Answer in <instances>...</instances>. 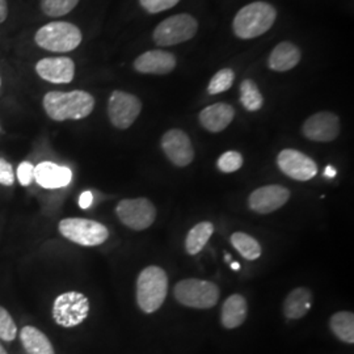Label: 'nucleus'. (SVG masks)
<instances>
[{"instance_id":"nucleus-1","label":"nucleus","mask_w":354,"mask_h":354,"mask_svg":"<svg viewBox=\"0 0 354 354\" xmlns=\"http://www.w3.org/2000/svg\"><path fill=\"white\" fill-rule=\"evenodd\" d=\"M46 115L57 122L83 120L95 109V97L87 91H50L42 99Z\"/></svg>"},{"instance_id":"nucleus-17","label":"nucleus","mask_w":354,"mask_h":354,"mask_svg":"<svg viewBox=\"0 0 354 354\" xmlns=\"http://www.w3.org/2000/svg\"><path fill=\"white\" fill-rule=\"evenodd\" d=\"M73 171L68 167L53 162H41L35 165V181L44 189H61L70 185Z\"/></svg>"},{"instance_id":"nucleus-6","label":"nucleus","mask_w":354,"mask_h":354,"mask_svg":"<svg viewBox=\"0 0 354 354\" xmlns=\"http://www.w3.org/2000/svg\"><path fill=\"white\" fill-rule=\"evenodd\" d=\"M89 314V299L79 291L59 294L51 307L54 322L64 328H74L82 324Z\"/></svg>"},{"instance_id":"nucleus-10","label":"nucleus","mask_w":354,"mask_h":354,"mask_svg":"<svg viewBox=\"0 0 354 354\" xmlns=\"http://www.w3.org/2000/svg\"><path fill=\"white\" fill-rule=\"evenodd\" d=\"M118 219L134 231L150 227L156 218V209L147 198H125L115 206Z\"/></svg>"},{"instance_id":"nucleus-9","label":"nucleus","mask_w":354,"mask_h":354,"mask_svg":"<svg viewBox=\"0 0 354 354\" xmlns=\"http://www.w3.org/2000/svg\"><path fill=\"white\" fill-rule=\"evenodd\" d=\"M142 112L140 99L125 91H113L108 100V117L115 129L125 130L131 127Z\"/></svg>"},{"instance_id":"nucleus-25","label":"nucleus","mask_w":354,"mask_h":354,"mask_svg":"<svg viewBox=\"0 0 354 354\" xmlns=\"http://www.w3.org/2000/svg\"><path fill=\"white\" fill-rule=\"evenodd\" d=\"M231 244L245 260H257L261 256V245L259 241L245 232H234L231 235Z\"/></svg>"},{"instance_id":"nucleus-8","label":"nucleus","mask_w":354,"mask_h":354,"mask_svg":"<svg viewBox=\"0 0 354 354\" xmlns=\"http://www.w3.org/2000/svg\"><path fill=\"white\" fill-rule=\"evenodd\" d=\"M197 30V20L188 13H180L163 20L155 28L152 37L158 46H174L192 39Z\"/></svg>"},{"instance_id":"nucleus-20","label":"nucleus","mask_w":354,"mask_h":354,"mask_svg":"<svg viewBox=\"0 0 354 354\" xmlns=\"http://www.w3.org/2000/svg\"><path fill=\"white\" fill-rule=\"evenodd\" d=\"M247 301L241 294L230 295L222 306L221 323L225 328L234 329L241 327L247 319Z\"/></svg>"},{"instance_id":"nucleus-4","label":"nucleus","mask_w":354,"mask_h":354,"mask_svg":"<svg viewBox=\"0 0 354 354\" xmlns=\"http://www.w3.org/2000/svg\"><path fill=\"white\" fill-rule=\"evenodd\" d=\"M82 30L67 21H51L41 26L35 35V42L39 49L50 53H70L80 46Z\"/></svg>"},{"instance_id":"nucleus-22","label":"nucleus","mask_w":354,"mask_h":354,"mask_svg":"<svg viewBox=\"0 0 354 354\" xmlns=\"http://www.w3.org/2000/svg\"><path fill=\"white\" fill-rule=\"evenodd\" d=\"M20 342L26 354H55L49 337L33 326H26L21 328Z\"/></svg>"},{"instance_id":"nucleus-33","label":"nucleus","mask_w":354,"mask_h":354,"mask_svg":"<svg viewBox=\"0 0 354 354\" xmlns=\"http://www.w3.org/2000/svg\"><path fill=\"white\" fill-rule=\"evenodd\" d=\"M16 181V175L12 165L4 158H0V185L12 187Z\"/></svg>"},{"instance_id":"nucleus-34","label":"nucleus","mask_w":354,"mask_h":354,"mask_svg":"<svg viewBox=\"0 0 354 354\" xmlns=\"http://www.w3.org/2000/svg\"><path fill=\"white\" fill-rule=\"evenodd\" d=\"M92 201H93V194H92V192H91V190H84V192L80 194V197H79V206L86 210V209H88L89 206L92 205Z\"/></svg>"},{"instance_id":"nucleus-30","label":"nucleus","mask_w":354,"mask_h":354,"mask_svg":"<svg viewBox=\"0 0 354 354\" xmlns=\"http://www.w3.org/2000/svg\"><path fill=\"white\" fill-rule=\"evenodd\" d=\"M243 156L238 151H227L222 153L216 162V165L221 172L232 174L239 171L243 165Z\"/></svg>"},{"instance_id":"nucleus-28","label":"nucleus","mask_w":354,"mask_h":354,"mask_svg":"<svg viewBox=\"0 0 354 354\" xmlns=\"http://www.w3.org/2000/svg\"><path fill=\"white\" fill-rule=\"evenodd\" d=\"M235 80V74L231 68H222L215 74L209 86H207V92L210 95H219L223 93L232 87Z\"/></svg>"},{"instance_id":"nucleus-29","label":"nucleus","mask_w":354,"mask_h":354,"mask_svg":"<svg viewBox=\"0 0 354 354\" xmlns=\"http://www.w3.org/2000/svg\"><path fill=\"white\" fill-rule=\"evenodd\" d=\"M17 336V326L11 314L0 306V340L11 342Z\"/></svg>"},{"instance_id":"nucleus-35","label":"nucleus","mask_w":354,"mask_h":354,"mask_svg":"<svg viewBox=\"0 0 354 354\" xmlns=\"http://www.w3.org/2000/svg\"><path fill=\"white\" fill-rule=\"evenodd\" d=\"M8 17V3L7 0H0V24H3Z\"/></svg>"},{"instance_id":"nucleus-39","label":"nucleus","mask_w":354,"mask_h":354,"mask_svg":"<svg viewBox=\"0 0 354 354\" xmlns=\"http://www.w3.org/2000/svg\"><path fill=\"white\" fill-rule=\"evenodd\" d=\"M225 259H226V261H231V257H230V254L226 253V256H225Z\"/></svg>"},{"instance_id":"nucleus-27","label":"nucleus","mask_w":354,"mask_h":354,"mask_svg":"<svg viewBox=\"0 0 354 354\" xmlns=\"http://www.w3.org/2000/svg\"><path fill=\"white\" fill-rule=\"evenodd\" d=\"M80 0H39V8L48 17L58 19L75 10Z\"/></svg>"},{"instance_id":"nucleus-2","label":"nucleus","mask_w":354,"mask_h":354,"mask_svg":"<svg viewBox=\"0 0 354 354\" xmlns=\"http://www.w3.org/2000/svg\"><path fill=\"white\" fill-rule=\"evenodd\" d=\"M277 19L276 8L266 1H253L243 7L232 21L236 37L252 39L266 33Z\"/></svg>"},{"instance_id":"nucleus-37","label":"nucleus","mask_w":354,"mask_h":354,"mask_svg":"<svg viewBox=\"0 0 354 354\" xmlns=\"http://www.w3.org/2000/svg\"><path fill=\"white\" fill-rule=\"evenodd\" d=\"M230 266L232 269H235V270H239L241 269V266H239V263H230Z\"/></svg>"},{"instance_id":"nucleus-32","label":"nucleus","mask_w":354,"mask_h":354,"mask_svg":"<svg viewBox=\"0 0 354 354\" xmlns=\"http://www.w3.org/2000/svg\"><path fill=\"white\" fill-rule=\"evenodd\" d=\"M16 178L21 187H29L35 181V165L30 162H21L16 169Z\"/></svg>"},{"instance_id":"nucleus-13","label":"nucleus","mask_w":354,"mask_h":354,"mask_svg":"<svg viewBox=\"0 0 354 354\" xmlns=\"http://www.w3.org/2000/svg\"><path fill=\"white\" fill-rule=\"evenodd\" d=\"M36 74L51 84H68L75 77V62L68 57H46L35 66Z\"/></svg>"},{"instance_id":"nucleus-31","label":"nucleus","mask_w":354,"mask_h":354,"mask_svg":"<svg viewBox=\"0 0 354 354\" xmlns=\"http://www.w3.org/2000/svg\"><path fill=\"white\" fill-rule=\"evenodd\" d=\"M180 0H140L143 10L149 13L165 12L176 6Z\"/></svg>"},{"instance_id":"nucleus-7","label":"nucleus","mask_w":354,"mask_h":354,"mask_svg":"<svg viewBox=\"0 0 354 354\" xmlns=\"http://www.w3.org/2000/svg\"><path fill=\"white\" fill-rule=\"evenodd\" d=\"M174 294L177 302L183 306L190 308L207 310L218 304L221 291L213 282L188 279L177 282Z\"/></svg>"},{"instance_id":"nucleus-21","label":"nucleus","mask_w":354,"mask_h":354,"mask_svg":"<svg viewBox=\"0 0 354 354\" xmlns=\"http://www.w3.org/2000/svg\"><path fill=\"white\" fill-rule=\"evenodd\" d=\"M313 304V292L307 288H297L283 302V314L288 319L297 320L307 315Z\"/></svg>"},{"instance_id":"nucleus-23","label":"nucleus","mask_w":354,"mask_h":354,"mask_svg":"<svg viewBox=\"0 0 354 354\" xmlns=\"http://www.w3.org/2000/svg\"><path fill=\"white\" fill-rule=\"evenodd\" d=\"M214 226L212 222H200L190 230L185 239V250L189 254L201 252L207 241L213 236Z\"/></svg>"},{"instance_id":"nucleus-19","label":"nucleus","mask_w":354,"mask_h":354,"mask_svg":"<svg viewBox=\"0 0 354 354\" xmlns=\"http://www.w3.org/2000/svg\"><path fill=\"white\" fill-rule=\"evenodd\" d=\"M301 50L289 41L279 44L268 58V66L276 73H286L301 62Z\"/></svg>"},{"instance_id":"nucleus-40","label":"nucleus","mask_w":354,"mask_h":354,"mask_svg":"<svg viewBox=\"0 0 354 354\" xmlns=\"http://www.w3.org/2000/svg\"><path fill=\"white\" fill-rule=\"evenodd\" d=\"M0 88H1V77H0Z\"/></svg>"},{"instance_id":"nucleus-5","label":"nucleus","mask_w":354,"mask_h":354,"mask_svg":"<svg viewBox=\"0 0 354 354\" xmlns=\"http://www.w3.org/2000/svg\"><path fill=\"white\" fill-rule=\"evenodd\" d=\"M58 231L67 241L83 247L102 245L109 238L105 225L87 218H64L58 225Z\"/></svg>"},{"instance_id":"nucleus-38","label":"nucleus","mask_w":354,"mask_h":354,"mask_svg":"<svg viewBox=\"0 0 354 354\" xmlns=\"http://www.w3.org/2000/svg\"><path fill=\"white\" fill-rule=\"evenodd\" d=\"M0 354H8V352L6 351V348L1 344H0Z\"/></svg>"},{"instance_id":"nucleus-26","label":"nucleus","mask_w":354,"mask_h":354,"mask_svg":"<svg viewBox=\"0 0 354 354\" xmlns=\"http://www.w3.org/2000/svg\"><path fill=\"white\" fill-rule=\"evenodd\" d=\"M241 102L248 112H257L264 105V97L257 84L251 79H245L241 82Z\"/></svg>"},{"instance_id":"nucleus-3","label":"nucleus","mask_w":354,"mask_h":354,"mask_svg":"<svg viewBox=\"0 0 354 354\" xmlns=\"http://www.w3.org/2000/svg\"><path fill=\"white\" fill-rule=\"evenodd\" d=\"M168 294V276L160 266L145 268L137 279V304L146 314L158 311Z\"/></svg>"},{"instance_id":"nucleus-36","label":"nucleus","mask_w":354,"mask_h":354,"mask_svg":"<svg viewBox=\"0 0 354 354\" xmlns=\"http://www.w3.org/2000/svg\"><path fill=\"white\" fill-rule=\"evenodd\" d=\"M324 175H326V176H328L329 178H332V177L336 176V169H335L333 167L328 165V167L326 168V172H324Z\"/></svg>"},{"instance_id":"nucleus-18","label":"nucleus","mask_w":354,"mask_h":354,"mask_svg":"<svg viewBox=\"0 0 354 354\" xmlns=\"http://www.w3.org/2000/svg\"><path fill=\"white\" fill-rule=\"evenodd\" d=\"M200 122L210 133H221L232 122L234 108L226 102H216L206 106L200 113Z\"/></svg>"},{"instance_id":"nucleus-12","label":"nucleus","mask_w":354,"mask_h":354,"mask_svg":"<svg viewBox=\"0 0 354 354\" xmlns=\"http://www.w3.org/2000/svg\"><path fill=\"white\" fill-rule=\"evenodd\" d=\"M302 133L307 140L332 142L340 134V120L332 112H319L304 121Z\"/></svg>"},{"instance_id":"nucleus-16","label":"nucleus","mask_w":354,"mask_h":354,"mask_svg":"<svg viewBox=\"0 0 354 354\" xmlns=\"http://www.w3.org/2000/svg\"><path fill=\"white\" fill-rule=\"evenodd\" d=\"M176 57L165 50H150L140 54L134 61V68L140 74L167 75L176 67Z\"/></svg>"},{"instance_id":"nucleus-24","label":"nucleus","mask_w":354,"mask_h":354,"mask_svg":"<svg viewBox=\"0 0 354 354\" xmlns=\"http://www.w3.org/2000/svg\"><path fill=\"white\" fill-rule=\"evenodd\" d=\"M329 327L333 335L346 344L354 342V315L349 311L333 314L329 320Z\"/></svg>"},{"instance_id":"nucleus-11","label":"nucleus","mask_w":354,"mask_h":354,"mask_svg":"<svg viewBox=\"0 0 354 354\" xmlns=\"http://www.w3.org/2000/svg\"><path fill=\"white\" fill-rule=\"evenodd\" d=\"M277 165L286 176L297 181H307L317 176V163L310 156L298 150H282L277 156Z\"/></svg>"},{"instance_id":"nucleus-14","label":"nucleus","mask_w":354,"mask_h":354,"mask_svg":"<svg viewBox=\"0 0 354 354\" xmlns=\"http://www.w3.org/2000/svg\"><path fill=\"white\" fill-rule=\"evenodd\" d=\"M290 198V190L282 185H266L253 190L248 198L250 209L257 214H269L282 207Z\"/></svg>"},{"instance_id":"nucleus-15","label":"nucleus","mask_w":354,"mask_h":354,"mask_svg":"<svg viewBox=\"0 0 354 354\" xmlns=\"http://www.w3.org/2000/svg\"><path fill=\"white\" fill-rule=\"evenodd\" d=\"M165 156L177 167H187L194 159V150L189 137L180 129H171L162 138Z\"/></svg>"}]
</instances>
